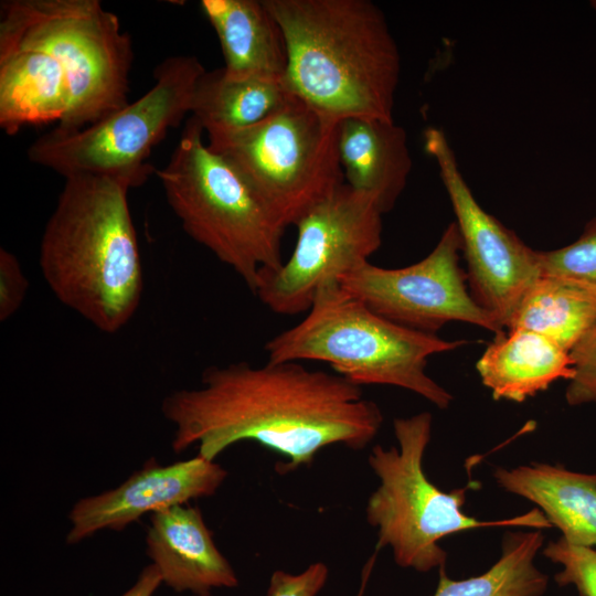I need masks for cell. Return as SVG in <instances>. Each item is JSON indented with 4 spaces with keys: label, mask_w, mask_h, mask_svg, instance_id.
Segmentation results:
<instances>
[{
    "label": "cell",
    "mask_w": 596,
    "mask_h": 596,
    "mask_svg": "<svg viewBox=\"0 0 596 596\" xmlns=\"http://www.w3.org/2000/svg\"><path fill=\"white\" fill-rule=\"evenodd\" d=\"M161 412L174 426V453L196 446L215 460L234 444L255 441L286 458L276 465L280 473L309 466L332 445L362 450L383 423L361 386L296 361L209 366L200 387L168 394Z\"/></svg>",
    "instance_id": "1"
},
{
    "label": "cell",
    "mask_w": 596,
    "mask_h": 596,
    "mask_svg": "<svg viewBox=\"0 0 596 596\" xmlns=\"http://www.w3.org/2000/svg\"><path fill=\"white\" fill-rule=\"evenodd\" d=\"M130 189L113 177L65 178L39 248V266L55 298L110 334L131 320L143 290Z\"/></svg>",
    "instance_id": "2"
},
{
    "label": "cell",
    "mask_w": 596,
    "mask_h": 596,
    "mask_svg": "<svg viewBox=\"0 0 596 596\" xmlns=\"http://www.w3.org/2000/svg\"><path fill=\"white\" fill-rule=\"evenodd\" d=\"M287 47L285 83L317 111L394 119L401 56L370 0H264Z\"/></svg>",
    "instance_id": "3"
},
{
    "label": "cell",
    "mask_w": 596,
    "mask_h": 596,
    "mask_svg": "<svg viewBox=\"0 0 596 596\" xmlns=\"http://www.w3.org/2000/svg\"><path fill=\"white\" fill-rule=\"evenodd\" d=\"M466 342L400 326L332 281L318 290L301 321L273 337L264 349L269 362H326L359 386H397L447 408L453 396L427 374V360Z\"/></svg>",
    "instance_id": "4"
},
{
    "label": "cell",
    "mask_w": 596,
    "mask_h": 596,
    "mask_svg": "<svg viewBox=\"0 0 596 596\" xmlns=\"http://www.w3.org/2000/svg\"><path fill=\"white\" fill-rule=\"evenodd\" d=\"M192 116L168 163L155 173L182 228L232 268L254 295L260 270L284 263L283 222L238 169L212 151Z\"/></svg>",
    "instance_id": "5"
},
{
    "label": "cell",
    "mask_w": 596,
    "mask_h": 596,
    "mask_svg": "<svg viewBox=\"0 0 596 596\" xmlns=\"http://www.w3.org/2000/svg\"><path fill=\"white\" fill-rule=\"evenodd\" d=\"M432 425L428 412L395 418L393 430L398 447L375 445L368 457L380 482L365 505L366 521L377 531V550L390 547L398 566L426 573L444 567L447 553L439 541L453 533L503 525L552 528L539 510L498 521H480L466 514L462 505L467 488L445 492L424 471Z\"/></svg>",
    "instance_id": "6"
},
{
    "label": "cell",
    "mask_w": 596,
    "mask_h": 596,
    "mask_svg": "<svg viewBox=\"0 0 596 596\" xmlns=\"http://www.w3.org/2000/svg\"><path fill=\"white\" fill-rule=\"evenodd\" d=\"M0 42L49 52L65 72L71 105L54 129H83L125 107L131 39L97 0H4Z\"/></svg>",
    "instance_id": "7"
},
{
    "label": "cell",
    "mask_w": 596,
    "mask_h": 596,
    "mask_svg": "<svg viewBox=\"0 0 596 596\" xmlns=\"http://www.w3.org/2000/svg\"><path fill=\"white\" fill-rule=\"evenodd\" d=\"M205 68L193 55H173L155 70V85L121 109L76 131L53 129L28 148L31 162L70 178L105 175L142 185L156 169L151 150L191 114L196 84Z\"/></svg>",
    "instance_id": "8"
},
{
    "label": "cell",
    "mask_w": 596,
    "mask_h": 596,
    "mask_svg": "<svg viewBox=\"0 0 596 596\" xmlns=\"http://www.w3.org/2000/svg\"><path fill=\"white\" fill-rule=\"evenodd\" d=\"M338 127L295 96L255 126L209 136L207 147L238 169L287 227L344 183Z\"/></svg>",
    "instance_id": "9"
},
{
    "label": "cell",
    "mask_w": 596,
    "mask_h": 596,
    "mask_svg": "<svg viewBox=\"0 0 596 596\" xmlns=\"http://www.w3.org/2000/svg\"><path fill=\"white\" fill-rule=\"evenodd\" d=\"M382 215L375 202L345 182L295 225L288 260L259 273L254 295L273 312H307L326 284L369 262L382 243Z\"/></svg>",
    "instance_id": "10"
},
{
    "label": "cell",
    "mask_w": 596,
    "mask_h": 596,
    "mask_svg": "<svg viewBox=\"0 0 596 596\" xmlns=\"http://www.w3.org/2000/svg\"><path fill=\"white\" fill-rule=\"evenodd\" d=\"M460 255L461 238L451 222L419 262L402 268L365 262L338 283L375 313L413 330L436 334L446 323L461 321L503 334L496 319L472 298Z\"/></svg>",
    "instance_id": "11"
},
{
    "label": "cell",
    "mask_w": 596,
    "mask_h": 596,
    "mask_svg": "<svg viewBox=\"0 0 596 596\" xmlns=\"http://www.w3.org/2000/svg\"><path fill=\"white\" fill-rule=\"evenodd\" d=\"M424 147L438 167L456 216L470 294L507 330L524 295L541 277L539 251L478 203L441 129L427 128Z\"/></svg>",
    "instance_id": "12"
},
{
    "label": "cell",
    "mask_w": 596,
    "mask_h": 596,
    "mask_svg": "<svg viewBox=\"0 0 596 596\" xmlns=\"http://www.w3.org/2000/svg\"><path fill=\"white\" fill-rule=\"evenodd\" d=\"M227 477L215 460L199 455L170 465L151 459L118 487L74 503L66 534L76 544L99 531H121L146 513L214 494Z\"/></svg>",
    "instance_id": "13"
},
{
    "label": "cell",
    "mask_w": 596,
    "mask_h": 596,
    "mask_svg": "<svg viewBox=\"0 0 596 596\" xmlns=\"http://www.w3.org/2000/svg\"><path fill=\"white\" fill-rule=\"evenodd\" d=\"M146 543L162 583L175 592L210 596L214 588L238 585L198 508L179 504L152 513Z\"/></svg>",
    "instance_id": "14"
},
{
    "label": "cell",
    "mask_w": 596,
    "mask_h": 596,
    "mask_svg": "<svg viewBox=\"0 0 596 596\" xmlns=\"http://www.w3.org/2000/svg\"><path fill=\"white\" fill-rule=\"evenodd\" d=\"M338 152L344 182L369 195L383 214L390 212L405 190L413 166L405 129L394 119H341Z\"/></svg>",
    "instance_id": "15"
},
{
    "label": "cell",
    "mask_w": 596,
    "mask_h": 596,
    "mask_svg": "<svg viewBox=\"0 0 596 596\" xmlns=\"http://www.w3.org/2000/svg\"><path fill=\"white\" fill-rule=\"evenodd\" d=\"M71 105L66 75L49 52L0 42V127L15 135L28 125L62 121Z\"/></svg>",
    "instance_id": "16"
},
{
    "label": "cell",
    "mask_w": 596,
    "mask_h": 596,
    "mask_svg": "<svg viewBox=\"0 0 596 596\" xmlns=\"http://www.w3.org/2000/svg\"><path fill=\"white\" fill-rule=\"evenodd\" d=\"M231 78L284 79L288 56L283 31L264 0H202Z\"/></svg>",
    "instance_id": "17"
},
{
    "label": "cell",
    "mask_w": 596,
    "mask_h": 596,
    "mask_svg": "<svg viewBox=\"0 0 596 596\" xmlns=\"http://www.w3.org/2000/svg\"><path fill=\"white\" fill-rule=\"evenodd\" d=\"M497 483L534 502L567 542L596 546V473L533 462L512 469L497 468Z\"/></svg>",
    "instance_id": "18"
},
{
    "label": "cell",
    "mask_w": 596,
    "mask_h": 596,
    "mask_svg": "<svg viewBox=\"0 0 596 596\" xmlns=\"http://www.w3.org/2000/svg\"><path fill=\"white\" fill-rule=\"evenodd\" d=\"M482 384L497 401L517 403L545 391L557 380H571L570 352L529 330L496 336L476 363Z\"/></svg>",
    "instance_id": "19"
},
{
    "label": "cell",
    "mask_w": 596,
    "mask_h": 596,
    "mask_svg": "<svg viewBox=\"0 0 596 596\" xmlns=\"http://www.w3.org/2000/svg\"><path fill=\"white\" fill-rule=\"evenodd\" d=\"M294 97L285 79H236L222 68L205 71L194 91L191 116L209 137L255 126Z\"/></svg>",
    "instance_id": "20"
},
{
    "label": "cell",
    "mask_w": 596,
    "mask_h": 596,
    "mask_svg": "<svg viewBox=\"0 0 596 596\" xmlns=\"http://www.w3.org/2000/svg\"><path fill=\"white\" fill-rule=\"evenodd\" d=\"M596 321V291L553 276L541 277L518 306L507 331L529 330L567 352Z\"/></svg>",
    "instance_id": "21"
},
{
    "label": "cell",
    "mask_w": 596,
    "mask_h": 596,
    "mask_svg": "<svg viewBox=\"0 0 596 596\" xmlns=\"http://www.w3.org/2000/svg\"><path fill=\"white\" fill-rule=\"evenodd\" d=\"M543 541L541 530L508 532L500 558L481 575L456 581L440 567L433 596H541L547 576L534 565V557Z\"/></svg>",
    "instance_id": "22"
},
{
    "label": "cell",
    "mask_w": 596,
    "mask_h": 596,
    "mask_svg": "<svg viewBox=\"0 0 596 596\" xmlns=\"http://www.w3.org/2000/svg\"><path fill=\"white\" fill-rule=\"evenodd\" d=\"M541 275L585 285L596 291V213L573 243L547 252L539 251Z\"/></svg>",
    "instance_id": "23"
},
{
    "label": "cell",
    "mask_w": 596,
    "mask_h": 596,
    "mask_svg": "<svg viewBox=\"0 0 596 596\" xmlns=\"http://www.w3.org/2000/svg\"><path fill=\"white\" fill-rule=\"evenodd\" d=\"M545 557L562 566L555 576L561 586L574 585L581 596H596V550L575 545L563 538L550 542L543 550Z\"/></svg>",
    "instance_id": "24"
},
{
    "label": "cell",
    "mask_w": 596,
    "mask_h": 596,
    "mask_svg": "<svg viewBox=\"0 0 596 596\" xmlns=\"http://www.w3.org/2000/svg\"><path fill=\"white\" fill-rule=\"evenodd\" d=\"M574 374L565 392L572 406L596 405V321L570 350Z\"/></svg>",
    "instance_id": "25"
},
{
    "label": "cell",
    "mask_w": 596,
    "mask_h": 596,
    "mask_svg": "<svg viewBox=\"0 0 596 596\" xmlns=\"http://www.w3.org/2000/svg\"><path fill=\"white\" fill-rule=\"evenodd\" d=\"M29 289L28 278L18 257L0 248V321L10 319L22 306Z\"/></svg>",
    "instance_id": "26"
},
{
    "label": "cell",
    "mask_w": 596,
    "mask_h": 596,
    "mask_svg": "<svg viewBox=\"0 0 596 596\" xmlns=\"http://www.w3.org/2000/svg\"><path fill=\"white\" fill-rule=\"evenodd\" d=\"M324 563L310 564L298 574L275 571L269 581L267 596H317L328 578Z\"/></svg>",
    "instance_id": "27"
},
{
    "label": "cell",
    "mask_w": 596,
    "mask_h": 596,
    "mask_svg": "<svg viewBox=\"0 0 596 596\" xmlns=\"http://www.w3.org/2000/svg\"><path fill=\"white\" fill-rule=\"evenodd\" d=\"M161 583L159 570L151 563L142 570L135 584L121 596H152Z\"/></svg>",
    "instance_id": "28"
},
{
    "label": "cell",
    "mask_w": 596,
    "mask_h": 596,
    "mask_svg": "<svg viewBox=\"0 0 596 596\" xmlns=\"http://www.w3.org/2000/svg\"><path fill=\"white\" fill-rule=\"evenodd\" d=\"M590 6H592V8L595 10V12H596V0L592 1V2H590Z\"/></svg>",
    "instance_id": "29"
}]
</instances>
